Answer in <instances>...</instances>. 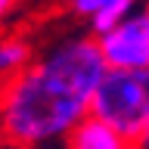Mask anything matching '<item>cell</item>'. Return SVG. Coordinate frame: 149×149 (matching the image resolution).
Returning <instances> with one entry per match:
<instances>
[{
	"label": "cell",
	"mask_w": 149,
	"mask_h": 149,
	"mask_svg": "<svg viewBox=\"0 0 149 149\" xmlns=\"http://www.w3.org/2000/svg\"><path fill=\"white\" fill-rule=\"evenodd\" d=\"M62 143H65L62 149H140L134 140L121 137L118 130H112L109 124H102L93 115H87L81 124H74V130Z\"/></svg>",
	"instance_id": "4"
},
{
	"label": "cell",
	"mask_w": 149,
	"mask_h": 149,
	"mask_svg": "<svg viewBox=\"0 0 149 149\" xmlns=\"http://www.w3.org/2000/svg\"><path fill=\"white\" fill-rule=\"evenodd\" d=\"M106 72L109 65L93 34L53 44L0 87V137L19 149H44L65 140L90 115L93 90Z\"/></svg>",
	"instance_id": "1"
},
{
	"label": "cell",
	"mask_w": 149,
	"mask_h": 149,
	"mask_svg": "<svg viewBox=\"0 0 149 149\" xmlns=\"http://www.w3.org/2000/svg\"><path fill=\"white\" fill-rule=\"evenodd\" d=\"M109 3L112 0H65L68 13H74V16H81V19H93L102 6H109Z\"/></svg>",
	"instance_id": "7"
},
{
	"label": "cell",
	"mask_w": 149,
	"mask_h": 149,
	"mask_svg": "<svg viewBox=\"0 0 149 149\" xmlns=\"http://www.w3.org/2000/svg\"><path fill=\"white\" fill-rule=\"evenodd\" d=\"M19 3H22V0H0V22L13 16V9H16Z\"/></svg>",
	"instance_id": "8"
},
{
	"label": "cell",
	"mask_w": 149,
	"mask_h": 149,
	"mask_svg": "<svg viewBox=\"0 0 149 149\" xmlns=\"http://www.w3.org/2000/svg\"><path fill=\"white\" fill-rule=\"evenodd\" d=\"M137 146L140 149H149V124H146V130L140 134V140H137Z\"/></svg>",
	"instance_id": "9"
},
{
	"label": "cell",
	"mask_w": 149,
	"mask_h": 149,
	"mask_svg": "<svg viewBox=\"0 0 149 149\" xmlns=\"http://www.w3.org/2000/svg\"><path fill=\"white\" fill-rule=\"evenodd\" d=\"M31 62H34V50L25 37L0 34V87L9 84L16 74H22Z\"/></svg>",
	"instance_id": "5"
},
{
	"label": "cell",
	"mask_w": 149,
	"mask_h": 149,
	"mask_svg": "<svg viewBox=\"0 0 149 149\" xmlns=\"http://www.w3.org/2000/svg\"><path fill=\"white\" fill-rule=\"evenodd\" d=\"M143 13H146V19H149V0H146V3H143Z\"/></svg>",
	"instance_id": "10"
},
{
	"label": "cell",
	"mask_w": 149,
	"mask_h": 149,
	"mask_svg": "<svg viewBox=\"0 0 149 149\" xmlns=\"http://www.w3.org/2000/svg\"><path fill=\"white\" fill-rule=\"evenodd\" d=\"M96 40L109 68H149V19L143 9L130 13Z\"/></svg>",
	"instance_id": "3"
},
{
	"label": "cell",
	"mask_w": 149,
	"mask_h": 149,
	"mask_svg": "<svg viewBox=\"0 0 149 149\" xmlns=\"http://www.w3.org/2000/svg\"><path fill=\"white\" fill-rule=\"evenodd\" d=\"M137 3H140V0H112L109 6H102L100 13L90 19V34L93 37H102L106 31H112L115 25H121L130 13H137Z\"/></svg>",
	"instance_id": "6"
},
{
	"label": "cell",
	"mask_w": 149,
	"mask_h": 149,
	"mask_svg": "<svg viewBox=\"0 0 149 149\" xmlns=\"http://www.w3.org/2000/svg\"><path fill=\"white\" fill-rule=\"evenodd\" d=\"M90 115L137 143L149 124V68H109L93 90Z\"/></svg>",
	"instance_id": "2"
}]
</instances>
